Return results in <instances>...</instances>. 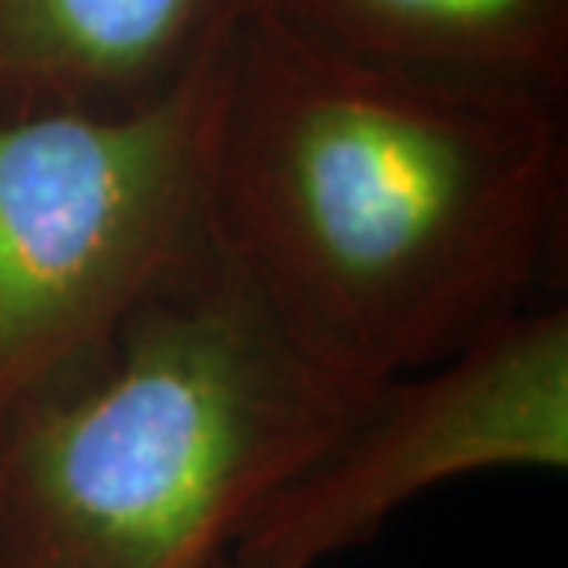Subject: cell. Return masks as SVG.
I'll use <instances>...</instances> for the list:
<instances>
[{"mask_svg": "<svg viewBox=\"0 0 568 568\" xmlns=\"http://www.w3.org/2000/svg\"><path fill=\"white\" fill-rule=\"evenodd\" d=\"M258 0H0V108H126L222 52Z\"/></svg>", "mask_w": 568, "mask_h": 568, "instance_id": "5", "label": "cell"}, {"mask_svg": "<svg viewBox=\"0 0 568 568\" xmlns=\"http://www.w3.org/2000/svg\"><path fill=\"white\" fill-rule=\"evenodd\" d=\"M561 100L336 52L252 11L211 233L288 339L358 392L528 311L561 241Z\"/></svg>", "mask_w": 568, "mask_h": 568, "instance_id": "1", "label": "cell"}, {"mask_svg": "<svg viewBox=\"0 0 568 568\" xmlns=\"http://www.w3.org/2000/svg\"><path fill=\"white\" fill-rule=\"evenodd\" d=\"M230 49L141 104L0 108V428L211 241Z\"/></svg>", "mask_w": 568, "mask_h": 568, "instance_id": "3", "label": "cell"}, {"mask_svg": "<svg viewBox=\"0 0 568 568\" xmlns=\"http://www.w3.org/2000/svg\"><path fill=\"white\" fill-rule=\"evenodd\" d=\"M373 395L306 358L211 233L0 428V568H222Z\"/></svg>", "mask_w": 568, "mask_h": 568, "instance_id": "2", "label": "cell"}, {"mask_svg": "<svg viewBox=\"0 0 568 568\" xmlns=\"http://www.w3.org/2000/svg\"><path fill=\"white\" fill-rule=\"evenodd\" d=\"M222 568H233V565H230V561H225V565H222Z\"/></svg>", "mask_w": 568, "mask_h": 568, "instance_id": "7", "label": "cell"}, {"mask_svg": "<svg viewBox=\"0 0 568 568\" xmlns=\"http://www.w3.org/2000/svg\"><path fill=\"white\" fill-rule=\"evenodd\" d=\"M288 30L399 71L565 100L568 0H258Z\"/></svg>", "mask_w": 568, "mask_h": 568, "instance_id": "6", "label": "cell"}, {"mask_svg": "<svg viewBox=\"0 0 568 568\" xmlns=\"http://www.w3.org/2000/svg\"><path fill=\"white\" fill-rule=\"evenodd\" d=\"M487 469H568V311L542 303L377 388L236 539L233 568H317L428 487Z\"/></svg>", "mask_w": 568, "mask_h": 568, "instance_id": "4", "label": "cell"}]
</instances>
